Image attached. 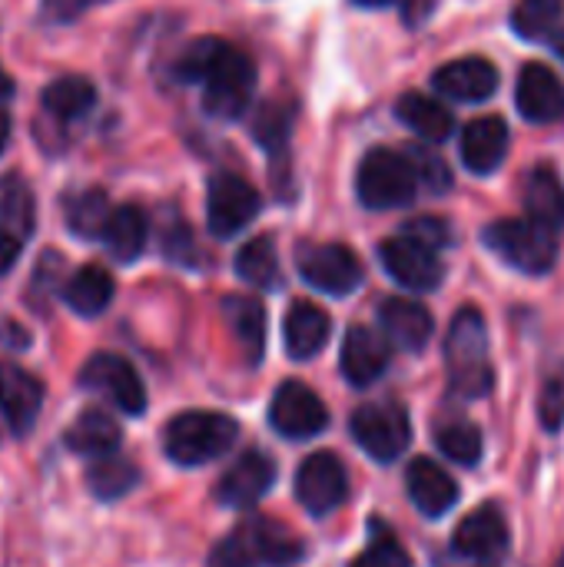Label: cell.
<instances>
[{"label": "cell", "instance_id": "obj_1", "mask_svg": "<svg viewBox=\"0 0 564 567\" xmlns=\"http://www.w3.org/2000/svg\"><path fill=\"white\" fill-rule=\"evenodd\" d=\"M176 76L203 83V106L216 120H239L256 90L253 60L219 37L193 40L176 60Z\"/></svg>", "mask_w": 564, "mask_h": 567}, {"label": "cell", "instance_id": "obj_2", "mask_svg": "<svg viewBox=\"0 0 564 567\" xmlns=\"http://www.w3.org/2000/svg\"><path fill=\"white\" fill-rule=\"evenodd\" d=\"M445 365H449V385L462 399H482L495 385V372L489 362V329L479 309H462L452 319L449 339H445Z\"/></svg>", "mask_w": 564, "mask_h": 567}, {"label": "cell", "instance_id": "obj_3", "mask_svg": "<svg viewBox=\"0 0 564 567\" xmlns=\"http://www.w3.org/2000/svg\"><path fill=\"white\" fill-rule=\"evenodd\" d=\"M239 439L236 419L223 412H183L163 432V452L173 465L196 468L226 455Z\"/></svg>", "mask_w": 564, "mask_h": 567}, {"label": "cell", "instance_id": "obj_4", "mask_svg": "<svg viewBox=\"0 0 564 567\" xmlns=\"http://www.w3.org/2000/svg\"><path fill=\"white\" fill-rule=\"evenodd\" d=\"M296 558H302L299 538H293L283 525L269 518H253V522H243L213 548L209 567L289 565Z\"/></svg>", "mask_w": 564, "mask_h": 567}, {"label": "cell", "instance_id": "obj_5", "mask_svg": "<svg viewBox=\"0 0 564 567\" xmlns=\"http://www.w3.org/2000/svg\"><path fill=\"white\" fill-rule=\"evenodd\" d=\"M419 176L409 156L396 153V150H369L366 159L359 163L356 173V193L359 203L372 213H389V209H406L416 199L419 189Z\"/></svg>", "mask_w": 564, "mask_h": 567}, {"label": "cell", "instance_id": "obj_6", "mask_svg": "<svg viewBox=\"0 0 564 567\" xmlns=\"http://www.w3.org/2000/svg\"><path fill=\"white\" fill-rule=\"evenodd\" d=\"M485 246L525 276H545L558 262V239L532 219H495L482 233Z\"/></svg>", "mask_w": 564, "mask_h": 567}, {"label": "cell", "instance_id": "obj_7", "mask_svg": "<svg viewBox=\"0 0 564 567\" xmlns=\"http://www.w3.org/2000/svg\"><path fill=\"white\" fill-rule=\"evenodd\" d=\"M352 439L359 442V449L369 458L392 465L396 458H402V452L409 449V439H412L409 412L396 402L362 405L352 415Z\"/></svg>", "mask_w": 564, "mask_h": 567}, {"label": "cell", "instance_id": "obj_8", "mask_svg": "<svg viewBox=\"0 0 564 567\" xmlns=\"http://www.w3.org/2000/svg\"><path fill=\"white\" fill-rule=\"evenodd\" d=\"M296 266L299 276L326 296H349L366 279L362 259L342 243H306L296 256Z\"/></svg>", "mask_w": 564, "mask_h": 567}, {"label": "cell", "instance_id": "obj_9", "mask_svg": "<svg viewBox=\"0 0 564 567\" xmlns=\"http://www.w3.org/2000/svg\"><path fill=\"white\" fill-rule=\"evenodd\" d=\"M263 209L259 193L233 173H216L206 189V226L216 239L239 236Z\"/></svg>", "mask_w": 564, "mask_h": 567}, {"label": "cell", "instance_id": "obj_10", "mask_svg": "<svg viewBox=\"0 0 564 567\" xmlns=\"http://www.w3.org/2000/svg\"><path fill=\"white\" fill-rule=\"evenodd\" d=\"M379 259H382V269L409 292H432L445 279V266L439 259V249H432L422 239L406 236V233L386 239L379 246Z\"/></svg>", "mask_w": 564, "mask_h": 567}, {"label": "cell", "instance_id": "obj_11", "mask_svg": "<svg viewBox=\"0 0 564 567\" xmlns=\"http://www.w3.org/2000/svg\"><path fill=\"white\" fill-rule=\"evenodd\" d=\"M80 385L96 392V395H103L123 415H143V409H146L143 379L136 375V369L126 359H120L113 352H96L80 369Z\"/></svg>", "mask_w": 564, "mask_h": 567}, {"label": "cell", "instance_id": "obj_12", "mask_svg": "<svg viewBox=\"0 0 564 567\" xmlns=\"http://www.w3.org/2000/svg\"><path fill=\"white\" fill-rule=\"evenodd\" d=\"M349 495V478H346V468L339 462V455L332 452H316L309 455L302 465H299V475H296V498L299 505L322 518L329 512H336Z\"/></svg>", "mask_w": 564, "mask_h": 567}, {"label": "cell", "instance_id": "obj_13", "mask_svg": "<svg viewBox=\"0 0 564 567\" xmlns=\"http://www.w3.org/2000/svg\"><path fill=\"white\" fill-rule=\"evenodd\" d=\"M269 422L283 439H312L329 425L322 399L306 382H283L269 405Z\"/></svg>", "mask_w": 564, "mask_h": 567}, {"label": "cell", "instance_id": "obj_14", "mask_svg": "<svg viewBox=\"0 0 564 567\" xmlns=\"http://www.w3.org/2000/svg\"><path fill=\"white\" fill-rule=\"evenodd\" d=\"M273 482H276L273 458H266L263 452H246L223 472L216 485V502L226 508H253L256 502L266 498Z\"/></svg>", "mask_w": 564, "mask_h": 567}, {"label": "cell", "instance_id": "obj_15", "mask_svg": "<svg viewBox=\"0 0 564 567\" xmlns=\"http://www.w3.org/2000/svg\"><path fill=\"white\" fill-rule=\"evenodd\" d=\"M515 103L519 113L529 123H558L564 116V83L558 73L545 63H525L519 73V86H515Z\"/></svg>", "mask_w": 564, "mask_h": 567}, {"label": "cell", "instance_id": "obj_16", "mask_svg": "<svg viewBox=\"0 0 564 567\" xmlns=\"http://www.w3.org/2000/svg\"><path fill=\"white\" fill-rule=\"evenodd\" d=\"M435 90L455 103H482L499 90V70L485 56H462L435 70Z\"/></svg>", "mask_w": 564, "mask_h": 567}, {"label": "cell", "instance_id": "obj_17", "mask_svg": "<svg viewBox=\"0 0 564 567\" xmlns=\"http://www.w3.org/2000/svg\"><path fill=\"white\" fill-rule=\"evenodd\" d=\"M452 548L472 561H492L509 548V525L499 505L475 508L452 535Z\"/></svg>", "mask_w": 564, "mask_h": 567}, {"label": "cell", "instance_id": "obj_18", "mask_svg": "<svg viewBox=\"0 0 564 567\" xmlns=\"http://www.w3.org/2000/svg\"><path fill=\"white\" fill-rule=\"evenodd\" d=\"M43 405V385L37 375L13 362H0V412L13 435H27Z\"/></svg>", "mask_w": 564, "mask_h": 567}, {"label": "cell", "instance_id": "obj_19", "mask_svg": "<svg viewBox=\"0 0 564 567\" xmlns=\"http://www.w3.org/2000/svg\"><path fill=\"white\" fill-rule=\"evenodd\" d=\"M339 362H342V375L349 379V385L369 389L389 369V342H386V336H379L366 326H352L346 332Z\"/></svg>", "mask_w": 564, "mask_h": 567}, {"label": "cell", "instance_id": "obj_20", "mask_svg": "<svg viewBox=\"0 0 564 567\" xmlns=\"http://www.w3.org/2000/svg\"><path fill=\"white\" fill-rule=\"evenodd\" d=\"M379 322H382V332L392 346L406 349V352H422L435 332V319L432 312L416 302V299H402V296H392L382 302L379 309Z\"/></svg>", "mask_w": 564, "mask_h": 567}, {"label": "cell", "instance_id": "obj_21", "mask_svg": "<svg viewBox=\"0 0 564 567\" xmlns=\"http://www.w3.org/2000/svg\"><path fill=\"white\" fill-rule=\"evenodd\" d=\"M406 485H409V498L412 505L425 515V518H442L445 512L455 508L459 502V485L455 478L435 465L432 458H416L406 472Z\"/></svg>", "mask_w": 564, "mask_h": 567}, {"label": "cell", "instance_id": "obj_22", "mask_svg": "<svg viewBox=\"0 0 564 567\" xmlns=\"http://www.w3.org/2000/svg\"><path fill=\"white\" fill-rule=\"evenodd\" d=\"M462 150V163L475 173V176H489L502 166L505 153H509V126L502 116H482L472 120L462 130L459 140Z\"/></svg>", "mask_w": 564, "mask_h": 567}, {"label": "cell", "instance_id": "obj_23", "mask_svg": "<svg viewBox=\"0 0 564 567\" xmlns=\"http://www.w3.org/2000/svg\"><path fill=\"white\" fill-rule=\"evenodd\" d=\"M329 329L332 319L316 306V302H293L283 322V339H286V352L296 362H309L312 355L322 352V346L329 342Z\"/></svg>", "mask_w": 564, "mask_h": 567}, {"label": "cell", "instance_id": "obj_24", "mask_svg": "<svg viewBox=\"0 0 564 567\" xmlns=\"http://www.w3.org/2000/svg\"><path fill=\"white\" fill-rule=\"evenodd\" d=\"M223 316L229 322V332L249 365H259L266 355V309L253 296H226Z\"/></svg>", "mask_w": 564, "mask_h": 567}, {"label": "cell", "instance_id": "obj_25", "mask_svg": "<svg viewBox=\"0 0 564 567\" xmlns=\"http://www.w3.org/2000/svg\"><path fill=\"white\" fill-rule=\"evenodd\" d=\"M522 206H525L532 223H539L552 233L564 229V189L552 166H535L525 176Z\"/></svg>", "mask_w": 564, "mask_h": 567}, {"label": "cell", "instance_id": "obj_26", "mask_svg": "<svg viewBox=\"0 0 564 567\" xmlns=\"http://www.w3.org/2000/svg\"><path fill=\"white\" fill-rule=\"evenodd\" d=\"M396 116H399L412 133H419V136L429 140V143H442V140H449V136L455 133V116H452V110L442 106L439 100L425 96V93H416V90H409V93L399 96Z\"/></svg>", "mask_w": 564, "mask_h": 567}, {"label": "cell", "instance_id": "obj_27", "mask_svg": "<svg viewBox=\"0 0 564 567\" xmlns=\"http://www.w3.org/2000/svg\"><path fill=\"white\" fill-rule=\"evenodd\" d=\"M66 449L76 452V455H86V458H103V455H113L120 449V425L100 412V409H86L63 435Z\"/></svg>", "mask_w": 564, "mask_h": 567}, {"label": "cell", "instance_id": "obj_28", "mask_svg": "<svg viewBox=\"0 0 564 567\" xmlns=\"http://www.w3.org/2000/svg\"><path fill=\"white\" fill-rule=\"evenodd\" d=\"M146 236H150V226H146L143 209L140 206H116L106 229H103V246L110 249V256L116 262H133L143 256Z\"/></svg>", "mask_w": 564, "mask_h": 567}, {"label": "cell", "instance_id": "obj_29", "mask_svg": "<svg viewBox=\"0 0 564 567\" xmlns=\"http://www.w3.org/2000/svg\"><path fill=\"white\" fill-rule=\"evenodd\" d=\"M63 302L76 312V316H100L110 302H113V276L90 262L83 269H76L70 276V282L63 286Z\"/></svg>", "mask_w": 564, "mask_h": 567}, {"label": "cell", "instance_id": "obj_30", "mask_svg": "<svg viewBox=\"0 0 564 567\" xmlns=\"http://www.w3.org/2000/svg\"><path fill=\"white\" fill-rule=\"evenodd\" d=\"M236 276L256 289H279L283 286V269H279V252L269 236L249 239L236 252Z\"/></svg>", "mask_w": 564, "mask_h": 567}, {"label": "cell", "instance_id": "obj_31", "mask_svg": "<svg viewBox=\"0 0 564 567\" xmlns=\"http://www.w3.org/2000/svg\"><path fill=\"white\" fill-rule=\"evenodd\" d=\"M40 103L50 116L57 120H80L93 110L96 103V90L90 80L83 76H60L53 80L43 93H40Z\"/></svg>", "mask_w": 564, "mask_h": 567}, {"label": "cell", "instance_id": "obj_32", "mask_svg": "<svg viewBox=\"0 0 564 567\" xmlns=\"http://www.w3.org/2000/svg\"><path fill=\"white\" fill-rule=\"evenodd\" d=\"M140 482V472L130 458H120L116 452L113 455H103V458H93L90 468H86V485L90 492L100 498V502H116L123 498L133 485Z\"/></svg>", "mask_w": 564, "mask_h": 567}, {"label": "cell", "instance_id": "obj_33", "mask_svg": "<svg viewBox=\"0 0 564 567\" xmlns=\"http://www.w3.org/2000/svg\"><path fill=\"white\" fill-rule=\"evenodd\" d=\"M435 442H439V449H442L445 458H452L455 465H465V468L479 465V458L485 452L482 432L469 419H462V415L442 419L435 425Z\"/></svg>", "mask_w": 564, "mask_h": 567}, {"label": "cell", "instance_id": "obj_34", "mask_svg": "<svg viewBox=\"0 0 564 567\" xmlns=\"http://www.w3.org/2000/svg\"><path fill=\"white\" fill-rule=\"evenodd\" d=\"M113 206L103 189H83L66 203V226L80 239H103Z\"/></svg>", "mask_w": 564, "mask_h": 567}, {"label": "cell", "instance_id": "obj_35", "mask_svg": "<svg viewBox=\"0 0 564 567\" xmlns=\"http://www.w3.org/2000/svg\"><path fill=\"white\" fill-rule=\"evenodd\" d=\"M0 229L13 233L17 239L30 236L33 229V196L17 176L0 179Z\"/></svg>", "mask_w": 564, "mask_h": 567}, {"label": "cell", "instance_id": "obj_36", "mask_svg": "<svg viewBox=\"0 0 564 567\" xmlns=\"http://www.w3.org/2000/svg\"><path fill=\"white\" fill-rule=\"evenodd\" d=\"M564 13V0H519L512 13V27L525 40H542L558 30Z\"/></svg>", "mask_w": 564, "mask_h": 567}, {"label": "cell", "instance_id": "obj_37", "mask_svg": "<svg viewBox=\"0 0 564 567\" xmlns=\"http://www.w3.org/2000/svg\"><path fill=\"white\" fill-rule=\"evenodd\" d=\"M289 126H293V113L283 106H263L256 123H253V136L256 143L273 156L283 159L286 156V143H289Z\"/></svg>", "mask_w": 564, "mask_h": 567}, {"label": "cell", "instance_id": "obj_38", "mask_svg": "<svg viewBox=\"0 0 564 567\" xmlns=\"http://www.w3.org/2000/svg\"><path fill=\"white\" fill-rule=\"evenodd\" d=\"M349 567H412V558L406 555V548L386 525H372L369 548Z\"/></svg>", "mask_w": 564, "mask_h": 567}, {"label": "cell", "instance_id": "obj_39", "mask_svg": "<svg viewBox=\"0 0 564 567\" xmlns=\"http://www.w3.org/2000/svg\"><path fill=\"white\" fill-rule=\"evenodd\" d=\"M409 159H412V166H416L419 183L432 186V193H445V189L452 186V173H449V166L442 163V156H435V153H422V150H412V153H409Z\"/></svg>", "mask_w": 564, "mask_h": 567}, {"label": "cell", "instance_id": "obj_40", "mask_svg": "<svg viewBox=\"0 0 564 567\" xmlns=\"http://www.w3.org/2000/svg\"><path fill=\"white\" fill-rule=\"evenodd\" d=\"M406 236H416V239H422L425 246H432V249H445L449 243H452V229H449V223L445 219H435V216H422V219H412V223H406V229H402Z\"/></svg>", "mask_w": 564, "mask_h": 567}, {"label": "cell", "instance_id": "obj_41", "mask_svg": "<svg viewBox=\"0 0 564 567\" xmlns=\"http://www.w3.org/2000/svg\"><path fill=\"white\" fill-rule=\"evenodd\" d=\"M539 415H542V425L548 432H558L564 425V382L562 379H552L545 389H542V399H539Z\"/></svg>", "mask_w": 564, "mask_h": 567}, {"label": "cell", "instance_id": "obj_42", "mask_svg": "<svg viewBox=\"0 0 564 567\" xmlns=\"http://www.w3.org/2000/svg\"><path fill=\"white\" fill-rule=\"evenodd\" d=\"M163 252H166L173 262L189 266V262H193V256H196V246H193V233H189V226L173 223V226L163 233Z\"/></svg>", "mask_w": 564, "mask_h": 567}, {"label": "cell", "instance_id": "obj_43", "mask_svg": "<svg viewBox=\"0 0 564 567\" xmlns=\"http://www.w3.org/2000/svg\"><path fill=\"white\" fill-rule=\"evenodd\" d=\"M90 3H96V0H43L47 17H53V20H70V17H76L83 7H90Z\"/></svg>", "mask_w": 564, "mask_h": 567}, {"label": "cell", "instance_id": "obj_44", "mask_svg": "<svg viewBox=\"0 0 564 567\" xmlns=\"http://www.w3.org/2000/svg\"><path fill=\"white\" fill-rule=\"evenodd\" d=\"M435 10V0H402V17L409 27H419L422 20H429Z\"/></svg>", "mask_w": 564, "mask_h": 567}, {"label": "cell", "instance_id": "obj_45", "mask_svg": "<svg viewBox=\"0 0 564 567\" xmlns=\"http://www.w3.org/2000/svg\"><path fill=\"white\" fill-rule=\"evenodd\" d=\"M17 256H20V239L13 233L0 229V276L10 272V266L17 262Z\"/></svg>", "mask_w": 564, "mask_h": 567}, {"label": "cell", "instance_id": "obj_46", "mask_svg": "<svg viewBox=\"0 0 564 567\" xmlns=\"http://www.w3.org/2000/svg\"><path fill=\"white\" fill-rule=\"evenodd\" d=\"M10 96H13V80L0 70V103H3V100H10Z\"/></svg>", "mask_w": 564, "mask_h": 567}, {"label": "cell", "instance_id": "obj_47", "mask_svg": "<svg viewBox=\"0 0 564 567\" xmlns=\"http://www.w3.org/2000/svg\"><path fill=\"white\" fill-rule=\"evenodd\" d=\"M7 140H10V120H7V113L0 110V153H3V146H7Z\"/></svg>", "mask_w": 564, "mask_h": 567}, {"label": "cell", "instance_id": "obj_48", "mask_svg": "<svg viewBox=\"0 0 564 567\" xmlns=\"http://www.w3.org/2000/svg\"><path fill=\"white\" fill-rule=\"evenodd\" d=\"M356 7H389V3H396V0H352Z\"/></svg>", "mask_w": 564, "mask_h": 567}, {"label": "cell", "instance_id": "obj_49", "mask_svg": "<svg viewBox=\"0 0 564 567\" xmlns=\"http://www.w3.org/2000/svg\"><path fill=\"white\" fill-rule=\"evenodd\" d=\"M555 50H558V56H564V33L562 37H555Z\"/></svg>", "mask_w": 564, "mask_h": 567}, {"label": "cell", "instance_id": "obj_50", "mask_svg": "<svg viewBox=\"0 0 564 567\" xmlns=\"http://www.w3.org/2000/svg\"><path fill=\"white\" fill-rule=\"evenodd\" d=\"M555 567H564V555H562V561H558V565H555Z\"/></svg>", "mask_w": 564, "mask_h": 567}]
</instances>
